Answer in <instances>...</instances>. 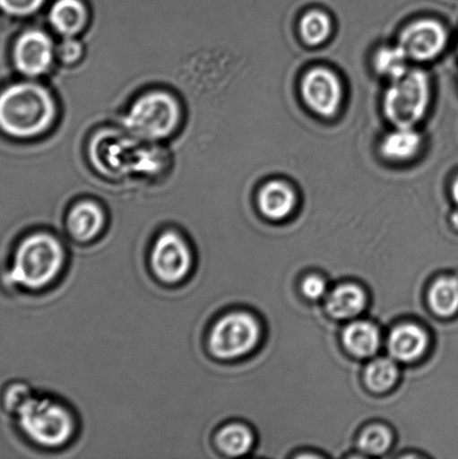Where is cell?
Here are the masks:
<instances>
[{
    "instance_id": "cell-1",
    "label": "cell",
    "mask_w": 458,
    "mask_h": 459,
    "mask_svg": "<svg viewBox=\"0 0 458 459\" xmlns=\"http://www.w3.org/2000/svg\"><path fill=\"white\" fill-rule=\"evenodd\" d=\"M54 114L53 99L39 85L13 84L0 93V128L13 137L38 136L52 125Z\"/></svg>"
},
{
    "instance_id": "cell-2",
    "label": "cell",
    "mask_w": 458,
    "mask_h": 459,
    "mask_svg": "<svg viewBox=\"0 0 458 459\" xmlns=\"http://www.w3.org/2000/svg\"><path fill=\"white\" fill-rule=\"evenodd\" d=\"M65 264L61 242L48 233L30 234L17 246L6 272L9 285L39 290L60 274Z\"/></svg>"
},
{
    "instance_id": "cell-3",
    "label": "cell",
    "mask_w": 458,
    "mask_h": 459,
    "mask_svg": "<svg viewBox=\"0 0 458 459\" xmlns=\"http://www.w3.org/2000/svg\"><path fill=\"white\" fill-rule=\"evenodd\" d=\"M15 416L22 433L39 446L61 447L74 431L71 413L49 398L31 395Z\"/></svg>"
},
{
    "instance_id": "cell-4",
    "label": "cell",
    "mask_w": 458,
    "mask_h": 459,
    "mask_svg": "<svg viewBox=\"0 0 458 459\" xmlns=\"http://www.w3.org/2000/svg\"><path fill=\"white\" fill-rule=\"evenodd\" d=\"M430 103V82L424 71L408 70L392 80L385 94L384 109L396 128H412L424 118Z\"/></svg>"
},
{
    "instance_id": "cell-5",
    "label": "cell",
    "mask_w": 458,
    "mask_h": 459,
    "mask_svg": "<svg viewBox=\"0 0 458 459\" xmlns=\"http://www.w3.org/2000/svg\"><path fill=\"white\" fill-rule=\"evenodd\" d=\"M179 110L168 93L152 92L138 99L125 117V128L147 141L168 137L177 128Z\"/></svg>"
},
{
    "instance_id": "cell-6",
    "label": "cell",
    "mask_w": 458,
    "mask_h": 459,
    "mask_svg": "<svg viewBox=\"0 0 458 459\" xmlns=\"http://www.w3.org/2000/svg\"><path fill=\"white\" fill-rule=\"evenodd\" d=\"M260 330L257 321L246 313H233L219 319L209 337L211 353L220 359L242 357L257 345Z\"/></svg>"
},
{
    "instance_id": "cell-7",
    "label": "cell",
    "mask_w": 458,
    "mask_h": 459,
    "mask_svg": "<svg viewBox=\"0 0 458 459\" xmlns=\"http://www.w3.org/2000/svg\"><path fill=\"white\" fill-rule=\"evenodd\" d=\"M151 265L160 281L168 283L182 281L191 270L190 247L177 232H165L152 246Z\"/></svg>"
},
{
    "instance_id": "cell-8",
    "label": "cell",
    "mask_w": 458,
    "mask_h": 459,
    "mask_svg": "<svg viewBox=\"0 0 458 459\" xmlns=\"http://www.w3.org/2000/svg\"><path fill=\"white\" fill-rule=\"evenodd\" d=\"M448 42L445 26L436 20L416 21L402 30L398 45L410 60L428 62L441 56Z\"/></svg>"
},
{
    "instance_id": "cell-9",
    "label": "cell",
    "mask_w": 458,
    "mask_h": 459,
    "mask_svg": "<svg viewBox=\"0 0 458 459\" xmlns=\"http://www.w3.org/2000/svg\"><path fill=\"white\" fill-rule=\"evenodd\" d=\"M302 96L311 110L322 117H333L342 102V84L338 75L325 67H315L304 76Z\"/></svg>"
},
{
    "instance_id": "cell-10",
    "label": "cell",
    "mask_w": 458,
    "mask_h": 459,
    "mask_svg": "<svg viewBox=\"0 0 458 459\" xmlns=\"http://www.w3.org/2000/svg\"><path fill=\"white\" fill-rule=\"evenodd\" d=\"M54 56L52 40L39 30H29L18 39L13 60L22 74L38 76L51 66Z\"/></svg>"
},
{
    "instance_id": "cell-11",
    "label": "cell",
    "mask_w": 458,
    "mask_h": 459,
    "mask_svg": "<svg viewBox=\"0 0 458 459\" xmlns=\"http://www.w3.org/2000/svg\"><path fill=\"white\" fill-rule=\"evenodd\" d=\"M428 345V337L417 325L405 324L392 332L388 340V349L393 359L402 362H412L424 354Z\"/></svg>"
},
{
    "instance_id": "cell-12",
    "label": "cell",
    "mask_w": 458,
    "mask_h": 459,
    "mask_svg": "<svg viewBox=\"0 0 458 459\" xmlns=\"http://www.w3.org/2000/svg\"><path fill=\"white\" fill-rule=\"evenodd\" d=\"M258 204L264 217L272 220H282L293 212L296 205V195L289 184L282 181H272L260 191Z\"/></svg>"
},
{
    "instance_id": "cell-13",
    "label": "cell",
    "mask_w": 458,
    "mask_h": 459,
    "mask_svg": "<svg viewBox=\"0 0 458 459\" xmlns=\"http://www.w3.org/2000/svg\"><path fill=\"white\" fill-rule=\"evenodd\" d=\"M105 224V215L97 204L82 202L72 209L67 218V228L79 241H90L101 232Z\"/></svg>"
},
{
    "instance_id": "cell-14",
    "label": "cell",
    "mask_w": 458,
    "mask_h": 459,
    "mask_svg": "<svg viewBox=\"0 0 458 459\" xmlns=\"http://www.w3.org/2000/svg\"><path fill=\"white\" fill-rule=\"evenodd\" d=\"M88 12L81 0H56L49 12V21L54 30L72 38L83 29Z\"/></svg>"
},
{
    "instance_id": "cell-15",
    "label": "cell",
    "mask_w": 458,
    "mask_h": 459,
    "mask_svg": "<svg viewBox=\"0 0 458 459\" xmlns=\"http://www.w3.org/2000/svg\"><path fill=\"white\" fill-rule=\"evenodd\" d=\"M367 297L365 291L356 285H343L335 288L327 297L326 308L332 316L349 319L365 309Z\"/></svg>"
},
{
    "instance_id": "cell-16",
    "label": "cell",
    "mask_w": 458,
    "mask_h": 459,
    "mask_svg": "<svg viewBox=\"0 0 458 459\" xmlns=\"http://www.w3.org/2000/svg\"><path fill=\"white\" fill-rule=\"evenodd\" d=\"M421 137L412 128H397L384 138L380 151L385 159L393 161H407L419 154Z\"/></svg>"
},
{
    "instance_id": "cell-17",
    "label": "cell",
    "mask_w": 458,
    "mask_h": 459,
    "mask_svg": "<svg viewBox=\"0 0 458 459\" xmlns=\"http://www.w3.org/2000/svg\"><path fill=\"white\" fill-rule=\"evenodd\" d=\"M343 342L350 352L357 357L367 358L378 351L380 333L374 324L356 322L345 328Z\"/></svg>"
},
{
    "instance_id": "cell-18",
    "label": "cell",
    "mask_w": 458,
    "mask_h": 459,
    "mask_svg": "<svg viewBox=\"0 0 458 459\" xmlns=\"http://www.w3.org/2000/svg\"><path fill=\"white\" fill-rule=\"evenodd\" d=\"M429 304L439 316H453L458 310L457 279L444 277L435 281L429 290Z\"/></svg>"
},
{
    "instance_id": "cell-19",
    "label": "cell",
    "mask_w": 458,
    "mask_h": 459,
    "mask_svg": "<svg viewBox=\"0 0 458 459\" xmlns=\"http://www.w3.org/2000/svg\"><path fill=\"white\" fill-rule=\"evenodd\" d=\"M220 451L228 456L239 457L250 451L254 437L246 426L230 424L224 426L215 437Z\"/></svg>"
},
{
    "instance_id": "cell-20",
    "label": "cell",
    "mask_w": 458,
    "mask_h": 459,
    "mask_svg": "<svg viewBox=\"0 0 458 459\" xmlns=\"http://www.w3.org/2000/svg\"><path fill=\"white\" fill-rule=\"evenodd\" d=\"M299 31L305 43L309 47H318L331 36V18L320 9H313L303 16L299 22Z\"/></svg>"
},
{
    "instance_id": "cell-21",
    "label": "cell",
    "mask_w": 458,
    "mask_h": 459,
    "mask_svg": "<svg viewBox=\"0 0 458 459\" xmlns=\"http://www.w3.org/2000/svg\"><path fill=\"white\" fill-rule=\"evenodd\" d=\"M398 368L393 359L381 358L372 361L366 370V382L371 390L384 393L396 384Z\"/></svg>"
},
{
    "instance_id": "cell-22",
    "label": "cell",
    "mask_w": 458,
    "mask_h": 459,
    "mask_svg": "<svg viewBox=\"0 0 458 459\" xmlns=\"http://www.w3.org/2000/svg\"><path fill=\"white\" fill-rule=\"evenodd\" d=\"M407 57L403 49L397 47H388L380 48L375 56V67L379 74L388 76L394 80L401 78L408 71Z\"/></svg>"
},
{
    "instance_id": "cell-23",
    "label": "cell",
    "mask_w": 458,
    "mask_h": 459,
    "mask_svg": "<svg viewBox=\"0 0 458 459\" xmlns=\"http://www.w3.org/2000/svg\"><path fill=\"white\" fill-rule=\"evenodd\" d=\"M392 434L384 426H371L363 431L359 439V446L362 452L370 454V455H381L392 445Z\"/></svg>"
},
{
    "instance_id": "cell-24",
    "label": "cell",
    "mask_w": 458,
    "mask_h": 459,
    "mask_svg": "<svg viewBox=\"0 0 458 459\" xmlns=\"http://www.w3.org/2000/svg\"><path fill=\"white\" fill-rule=\"evenodd\" d=\"M33 394L30 393L29 386L24 384L9 385L4 390L2 403L4 411L15 416L17 411L24 406Z\"/></svg>"
},
{
    "instance_id": "cell-25",
    "label": "cell",
    "mask_w": 458,
    "mask_h": 459,
    "mask_svg": "<svg viewBox=\"0 0 458 459\" xmlns=\"http://www.w3.org/2000/svg\"><path fill=\"white\" fill-rule=\"evenodd\" d=\"M45 3L47 0H0V9L12 16H29Z\"/></svg>"
},
{
    "instance_id": "cell-26",
    "label": "cell",
    "mask_w": 458,
    "mask_h": 459,
    "mask_svg": "<svg viewBox=\"0 0 458 459\" xmlns=\"http://www.w3.org/2000/svg\"><path fill=\"white\" fill-rule=\"evenodd\" d=\"M57 56L65 63H74L78 61L82 54V47L72 38H66L56 49Z\"/></svg>"
},
{
    "instance_id": "cell-27",
    "label": "cell",
    "mask_w": 458,
    "mask_h": 459,
    "mask_svg": "<svg viewBox=\"0 0 458 459\" xmlns=\"http://www.w3.org/2000/svg\"><path fill=\"white\" fill-rule=\"evenodd\" d=\"M303 294L309 299H322L326 292V283L322 278L311 276L305 279L302 285Z\"/></svg>"
},
{
    "instance_id": "cell-28",
    "label": "cell",
    "mask_w": 458,
    "mask_h": 459,
    "mask_svg": "<svg viewBox=\"0 0 458 459\" xmlns=\"http://www.w3.org/2000/svg\"><path fill=\"white\" fill-rule=\"evenodd\" d=\"M452 196L453 200H454L455 204L458 206V177L455 178V181L452 184Z\"/></svg>"
},
{
    "instance_id": "cell-29",
    "label": "cell",
    "mask_w": 458,
    "mask_h": 459,
    "mask_svg": "<svg viewBox=\"0 0 458 459\" xmlns=\"http://www.w3.org/2000/svg\"><path fill=\"white\" fill-rule=\"evenodd\" d=\"M452 222L456 228H458V209L452 215Z\"/></svg>"
}]
</instances>
